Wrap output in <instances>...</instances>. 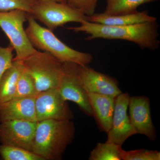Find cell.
<instances>
[{"label": "cell", "mask_w": 160, "mask_h": 160, "mask_svg": "<svg viewBox=\"0 0 160 160\" xmlns=\"http://www.w3.org/2000/svg\"><path fill=\"white\" fill-rule=\"evenodd\" d=\"M160 152L145 149L124 150L122 160H160Z\"/></svg>", "instance_id": "obj_22"}, {"label": "cell", "mask_w": 160, "mask_h": 160, "mask_svg": "<svg viewBox=\"0 0 160 160\" xmlns=\"http://www.w3.org/2000/svg\"><path fill=\"white\" fill-rule=\"evenodd\" d=\"M38 1H46V2H58L66 3V0H38Z\"/></svg>", "instance_id": "obj_25"}, {"label": "cell", "mask_w": 160, "mask_h": 160, "mask_svg": "<svg viewBox=\"0 0 160 160\" xmlns=\"http://www.w3.org/2000/svg\"><path fill=\"white\" fill-rule=\"evenodd\" d=\"M30 14L52 31L66 23L88 21V17L66 3L36 0Z\"/></svg>", "instance_id": "obj_6"}, {"label": "cell", "mask_w": 160, "mask_h": 160, "mask_svg": "<svg viewBox=\"0 0 160 160\" xmlns=\"http://www.w3.org/2000/svg\"><path fill=\"white\" fill-rule=\"evenodd\" d=\"M129 97L128 92H122L115 98L112 123L107 132L106 142L122 146L127 139L136 134L127 114Z\"/></svg>", "instance_id": "obj_10"}, {"label": "cell", "mask_w": 160, "mask_h": 160, "mask_svg": "<svg viewBox=\"0 0 160 160\" xmlns=\"http://www.w3.org/2000/svg\"><path fill=\"white\" fill-rule=\"evenodd\" d=\"M75 133L71 120L38 122L32 152L43 160H61L67 146L72 142Z\"/></svg>", "instance_id": "obj_2"}, {"label": "cell", "mask_w": 160, "mask_h": 160, "mask_svg": "<svg viewBox=\"0 0 160 160\" xmlns=\"http://www.w3.org/2000/svg\"><path fill=\"white\" fill-rule=\"evenodd\" d=\"M124 150L115 143H98L90 152L89 160H122Z\"/></svg>", "instance_id": "obj_18"}, {"label": "cell", "mask_w": 160, "mask_h": 160, "mask_svg": "<svg viewBox=\"0 0 160 160\" xmlns=\"http://www.w3.org/2000/svg\"><path fill=\"white\" fill-rule=\"evenodd\" d=\"M87 94L93 117L102 131L107 133L112 126L115 98L91 92Z\"/></svg>", "instance_id": "obj_14"}, {"label": "cell", "mask_w": 160, "mask_h": 160, "mask_svg": "<svg viewBox=\"0 0 160 160\" xmlns=\"http://www.w3.org/2000/svg\"><path fill=\"white\" fill-rule=\"evenodd\" d=\"M157 0H106V9L103 13L115 15L137 11L138 7L143 4Z\"/></svg>", "instance_id": "obj_17"}, {"label": "cell", "mask_w": 160, "mask_h": 160, "mask_svg": "<svg viewBox=\"0 0 160 160\" xmlns=\"http://www.w3.org/2000/svg\"><path fill=\"white\" fill-rule=\"evenodd\" d=\"M37 94L34 81L24 67L18 80L14 98L35 97Z\"/></svg>", "instance_id": "obj_20"}, {"label": "cell", "mask_w": 160, "mask_h": 160, "mask_svg": "<svg viewBox=\"0 0 160 160\" xmlns=\"http://www.w3.org/2000/svg\"><path fill=\"white\" fill-rule=\"evenodd\" d=\"M35 97L14 98L0 103V122L10 120L37 122L35 106Z\"/></svg>", "instance_id": "obj_13"}, {"label": "cell", "mask_w": 160, "mask_h": 160, "mask_svg": "<svg viewBox=\"0 0 160 160\" xmlns=\"http://www.w3.org/2000/svg\"><path fill=\"white\" fill-rule=\"evenodd\" d=\"M129 119L136 134L146 136L151 141L157 138L155 127L152 120L150 100L144 96L129 97Z\"/></svg>", "instance_id": "obj_11"}, {"label": "cell", "mask_w": 160, "mask_h": 160, "mask_svg": "<svg viewBox=\"0 0 160 160\" xmlns=\"http://www.w3.org/2000/svg\"><path fill=\"white\" fill-rule=\"evenodd\" d=\"M22 62L34 81L38 94L58 88L62 63L53 56L46 52L38 51Z\"/></svg>", "instance_id": "obj_4"}, {"label": "cell", "mask_w": 160, "mask_h": 160, "mask_svg": "<svg viewBox=\"0 0 160 160\" xmlns=\"http://www.w3.org/2000/svg\"><path fill=\"white\" fill-rule=\"evenodd\" d=\"M24 68L22 61L13 59L12 66L3 75L0 80V103L14 98L18 80Z\"/></svg>", "instance_id": "obj_16"}, {"label": "cell", "mask_w": 160, "mask_h": 160, "mask_svg": "<svg viewBox=\"0 0 160 160\" xmlns=\"http://www.w3.org/2000/svg\"><path fill=\"white\" fill-rule=\"evenodd\" d=\"M14 51L11 46L7 47L0 46V80L7 69L12 65Z\"/></svg>", "instance_id": "obj_24"}, {"label": "cell", "mask_w": 160, "mask_h": 160, "mask_svg": "<svg viewBox=\"0 0 160 160\" xmlns=\"http://www.w3.org/2000/svg\"><path fill=\"white\" fill-rule=\"evenodd\" d=\"M81 81L87 93L105 95L116 98L122 93L114 78L87 66L79 65Z\"/></svg>", "instance_id": "obj_12"}, {"label": "cell", "mask_w": 160, "mask_h": 160, "mask_svg": "<svg viewBox=\"0 0 160 160\" xmlns=\"http://www.w3.org/2000/svg\"><path fill=\"white\" fill-rule=\"evenodd\" d=\"M38 122L10 120L0 122V142L32 152Z\"/></svg>", "instance_id": "obj_9"}, {"label": "cell", "mask_w": 160, "mask_h": 160, "mask_svg": "<svg viewBox=\"0 0 160 160\" xmlns=\"http://www.w3.org/2000/svg\"><path fill=\"white\" fill-rule=\"evenodd\" d=\"M29 13L20 9L0 11V28L10 42L16 52L13 59L22 61L38 51L32 45L24 29Z\"/></svg>", "instance_id": "obj_5"}, {"label": "cell", "mask_w": 160, "mask_h": 160, "mask_svg": "<svg viewBox=\"0 0 160 160\" xmlns=\"http://www.w3.org/2000/svg\"><path fill=\"white\" fill-rule=\"evenodd\" d=\"M98 0H66V3L87 17L94 14Z\"/></svg>", "instance_id": "obj_23"}, {"label": "cell", "mask_w": 160, "mask_h": 160, "mask_svg": "<svg viewBox=\"0 0 160 160\" xmlns=\"http://www.w3.org/2000/svg\"><path fill=\"white\" fill-rule=\"evenodd\" d=\"M58 89L63 100L76 103L85 114L93 117L88 94L80 78L79 65L62 63V72Z\"/></svg>", "instance_id": "obj_7"}, {"label": "cell", "mask_w": 160, "mask_h": 160, "mask_svg": "<svg viewBox=\"0 0 160 160\" xmlns=\"http://www.w3.org/2000/svg\"><path fill=\"white\" fill-rule=\"evenodd\" d=\"M159 26L157 22L124 26L102 25L86 21L78 27L67 28L76 32H84L87 41L96 39L121 40L135 43L141 48L154 51L160 46Z\"/></svg>", "instance_id": "obj_1"}, {"label": "cell", "mask_w": 160, "mask_h": 160, "mask_svg": "<svg viewBox=\"0 0 160 160\" xmlns=\"http://www.w3.org/2000/svg\"><path fill=\"white\" fill-rule=\"evenodd\" d=\"M26 34L35 49L49 52L62 63L71 62L87 66L93 60L89 53L72 49L61 41L52 31L40 26L31 14L27 16Z\"/></svg>", "instance_id": "obj_3"}, {"label": "cell", "mask_w": 160, "mask_h": 160, "mask_svg": "<svg viewBox=\"0 0 160 160\" xmlns=\"http://www.w3.org/2000/svg\"><path fill=\"white\" fill-rule=\"evenodd\" d=\"M36 1V0H0V11L7 12L20 9L30 14Z\"/></svg>", "instance_id": "obj_21"}, {"label": "cell", "mask_w": 160, "mask_h": 160, "mask_svg": "<svg viewBox=\"0 0 160 160\" xmlns=\"http://www.w3.org/2000/svg\"><path fill=\"white\" fill-rule=\"evenodd\" d=\"M0 158L2 160H43L32 152L3 144L0 145Z\"/></svg>", "instance_id": "obj_19"}, {"label": "cell", "mask_w": 160, "mask_h": 160, "mask_svg": "<svg viewBox=\"0 0 160 160\" xmlns=\"http://www.w3.org/2000/svg\"><path fill=\"white\" fill-rule=\"evenodd\" d=\"M37 122L47 120H71L74 115L58 88L38 93L35 99Z\"/></svg>", "instance_id": "obj_8"}, {"label": "cell", "mask_w": 160, "mask_h": 160, "mask_svg": "<svg viewBox=\"0 0 160 160\" xmlns=\"http://www.w3.org/2000/svg\"><path fill=\"white\" fill-rule=\"evenodd\" d=\"M92 22L112 26H124L148 22H157V18L149 14L147 10L131 13L110 15L103 13H96L88 17Z\"/></svg>", "instance_id": "obj_15"}]
</instances>
